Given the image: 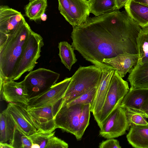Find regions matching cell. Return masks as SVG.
I'll use <instances>...</instances> for the list:
<instances>
[{"mask_svg":"<svg viewBox=\"0 0 148 148\" xmlns=\"http://www.w3.org/2000/svg\"><path fill=\"white\" fill-rule=\"evenodd\" d=\"M130 127L125 109L120 105L106 119L100 129L99 135L106 139L117 138L124 135Z\"/></svg>","mask_w":148,"mask_h":148,"instance_id":"obj_9","label":"cell"},{"mask_svg":"<svg viewBox=\"0 0 148 148\" xmlns=\"http://www.w3.org/2000/svg\"><path fill=\"white\" fill-rule=\"evenodd\" d=\"M136 2L144 4L148 6V0H133Z\"/></svg>","mask_w":148,"mask_h":148,"instance_id":"obj_37","label":"cell"},{"mask_svg":"<svg viewBox=\"0 0 148 148\" xmlns=\"http://www.w3.org/2000/svg\"><path fill=\"white\" fill-rule=\"evenodd\" d=\"M126 138L133 147L148 148V124L131 126Z\"/></svg>","mask_w":148,"mask_h":148,"instance_id":"obj_19","label":"cell"},{"mask_svg":"<svg viewBox=\"0 0 148 148\" xmlns=\"http://www.w3.org/2000/svg\"><path fill=\"white\" fill-rule=\"evenodd\" d=\"M101 78L97 88L94 99L91 104L90 111L94 116L101 110L108 90L110 82L115 70H102Z\"/></svg>","mask_w":148,"mask_h":148,"instance_id":"obj_17","label":"cell"},{"mask_svg":"<svg viewBox=\"0 0 148 148\" xmlns=\"http://www.w3.org/2000/svg\"><path fill=\"white\" fill-rule=\"evenodd\" d=\"M71 77H66L49 89L29 99L28 107H37L53 104L62 98L70 82Z\"/></svg>","mask_w":148,"mask_h":148,"instance_id":"obj_12","label":"cell"},{"mask_svg":"<svg viewBox=\"0 0 148 148\" xmlns=\"http://www.w3.org/2000/svg\"><path fill=\"white\" fill-rule=\"evenodd\" d=\"M124 7L130 17L141 27H148V5L128 0Z\"/></svg>","mask_w":148,"mask_h":148,"instance_id":"obj_18","label":"cell"},{"mask_svg":"<svg viewBox=\"0 0 148 148\" xmlns=\"http://www.w3.org/2000/svg\"><path fill=\"white\" fill-rule=\"evenodd\" d=\"M9 36L7 34L0 32V47L4 44Z\"/></svg>","mask_w":148,"mask_h":148,"instance_id":"obj_34","label":"cell"},{"mask_svg":"<svg viewBox=\"0 0 148 148\" xmlns=\"http://www.w3.org/2000/svg\"><path fill=\"white\" fill-rule=\"evenodd\" d=\"M126 115L130 127L148 124L147 118L142 114L125 109Z\"/></svg>","mask_w":148,"mask_h":148,"instance_id":"obj_29","label":"cell"},{"mask_svg":"<svg viewBox=\"0 0 148 148\" xmlns=\"http://www.w3.org/2000/svg\"><path fill=\"white\" fill-rule=\"evenodd\" d=\"M60 76L59 73L45 68L30 71L22 81L28 99L49 89L56 83Z\"/></svg>","mask_w":148,"mask_h":148,"instance_id":"obj_6","label":"cell"},{"mask_svg":"<svg viewBox=\"0 0 148 148\" xmlns=\"http://www.w3.org/2000/svg\"><path fill=\"white\" fill-rule=\"evenodd\" d=\"M59 56L62 63L69 71L77 61L74 53V48L67 42L63 41L58 43Z\"/></svg>","mask_w":148,"mask_h":148,"instance_id":"obj_23","label":"cell"},{"mask_svg":"<svg viewBox=\"0 0 148 148\" xmlns=\"http://www.w3.org/2000/svg\"><path fill=\"white\" fill-rule=\"evenodd\" d=\"M127 79L131 86L148 88V61L137 64L130 73Z\"/></svg>","mask_w":148,"mask_h":148,"instance_id":"obj_20","label":"cell"},{"mask_svg":"<svg viewBox=\"0 0 148 148\" xmlns=\"http://www.w3.org/2000/svg\"><path fill=\"white\" fill-rule=\"evenodd\" d=\"M138 54H131L127 52L108 59H104L103 62L109 69L116 71L122 78L127 73H130L137 64Z\"/></svg>","mask_w":148,"mask_h":148,"instance_id":"obj_15","label":"cell"},{"mask_svg":"<svg viewBox=\"0 0 148 148\" xmlns=\"http://www.w3.org/2000/svg\"><path fill=\"white\" fill-rule=\"evenodd\" d=\"M90 13L98 16L117 10L116 0H89Z\"/></svg>","mask_w":148,"mask_h":148,"instance_id":"obj_22","label":"cell"},{"mask_svg":"<svg viewBox=\"0 0 148 148\" xmlns=\"http://www.w3.org/2000/svg\"><path fill=\"white\" fill-rule=\"evenodd\" d=\"M10 145L13 148H32V143L29 136L15 125Z\"/></svg>","mask_w":148,"mask_h":148,"instance_id":"obj_26","label":"cell"},{"mask_svg":"<svg viewBox=\"0 0 148 148\" xmlns=\"http://www.w3.org/2000/svg\"><path fill=\"white\" fill-rule=\"evenodd\" d=\"M47 6V0L30 1L25 8V14L30 20L40 19L45 13Z\"/></svg>","mask_w":148,"mask_h":148,"instance_id":"obj_24","label":"cell"},{"mask_svg":"<svg viewBox=\"0 0 148 148\" xmlns=\"http://www.w3.org/2000/svg\"><path fill=\"white\" fill-rule=\"evenodd\" d=\"M55 132L39 131L29 136L32 143V148H46L49 138Z\"/></svg>","mask_w":148,"mask_h":148,"instance_id":"obj_27","label":"cell"},{"mask_svg":"<svg viewBox=\"0 0 148 148\" xmlns=\"http://www.w3.org/2000/svg\"><path fill=\"white\" fill-rule=\"evenodd\" d=\"M1 99L9 103L27 105L28 98L23 81L0 80Z\"/></svg>","mask_w":148,"mask_h":148,"instance_id":"obj_13","label":"cell"},{"mask_svg":"<svg viewBox=\"0 0 148 148\" xmlns=\"http://www.w3.org/2000/svg\"><path fill=\"white\" fill-rule=\"evenodd\" d=\"M15 125L5 110L0 114V143L10 145Z\"/></svg>","mask_w":148,"mask_h":148,"instance_id":"obj_21","label":"cell"},{"mask_svg":"<svg viewBox=\"0 0 148 148\" xmlns=\"http://www.w3.org/2000/svg\"><path fill=\"white\" fill-rule=\"evenodd\" d=\"M128 0H116V5L118 10H119L125 5Z\"/></svg>","mask_w":148,"mask_h":148,"instance_id":"obj_35","label":"cell"},{"mask_svg":"<svg viewBox=\"0 0 148 148\" xmlns=\"http://www.w3.org/2000/svg\"><path fill=\"white\" fill-rule=\"evenodd\" d=\"M90 104H84L79 121V127L77 139L82 138L89 124L90 117Z\"/></svg>","mask_w":148,"mask_h":148,"instance_id":"obj_28","label":"cell"},{"mask_svg":"<svg viewBox=\"0 0 148 148\" xmlns=\"http://www.w3.org/2000/svg\"><path fill=\"white\" fill-rule=\"evenodd\" d=\"M129 89L127 82L123 79L116 71H114L103 106L100 111L94 116L100 129L110 114L121 104Z\"/></svg>","mask_w":148,"mask_h":148,"instance_id":"obj_4","label":"cell"},{"mask_svg":"<svg viewBox=\"0 0 148 148\" xmlns=\"http://www.w3.org/2000/svg\"><path fill=\"white\" fill-rule=\"evenodd\" d=\"M4 110L15 125L27 136L40 131L30 116L27 105L9 103Z\"/></svg>","mask_w":148,"mask_h":148,"instance_id":"obj_11","label":"cell"},{"mask_svg":"<svg viewBox=\"0 0 148 148\" xmlns=\"http://www.w3.org/2000/svg\"><path fill=\"white\" fill-rule=\"evenodd\" d=\"M73 27V47L102 70L110 69L103 62L104 59L125 52L138 54L137 39L142 29L125 11L117 10L89 17L83 24Z\"/></svg>","mask_w":148,"mask_h":148,"instance_id":"obj_1","label":"cell"},{"mask_svg":"<svg viewBox=\"0 0 148 148\" xmlns=\"http://www.w3.org/2000/svg\"><path fill=\"white\" fill-rule=\"evenodd\" d=\"M102 76V70L95 65L80 66L71 77L70 82L63 97L68 103L95 87H98Z\"/></svg>","mask_w":148,"mask_h":148,"instance_id":"obj_3","label":"cell"},{"mask_svg":"<svg viewBox=\"0 0 148 148\" xmlns=\"http://www.w3.org/2000/svg\"><path fill=\"white\" fill-rule=\"evenodd\" d=\"M97 88H93L68 103H65L69 106L78 104H91L95 98Z\"/></svg>","mask_w":148,"mask_h":148,"instance_id":"obj_30","label":"cell"},{"mask_svg":"<svg viewBox=\"0 0 148 148\" xmlns=\"http://www.w3.org/2000/svg\"><path fill=\"white\" fill-rule=\"evenodd\" d=\"M32 31L26 21L0 47V80H12L16 68Z\"/></svg>","mask_w":148,"mask_h":148,"instance_id":"obj_2","label":"cell"},{"mask_svg":"<svg viewBox=\"0 0 148 148\" xmlns=\"http://www.w3.org/2000/svg\"><path fill=\"white\" fill-rule=\"evenodd\" d=\"M68 147L67 143L53 135L49 138L46 148H68Z\"/></svg>","mask_w":148,"mask_h":148,"instance_id":"obj_31","label":"cell"},{"mask_svg":"<svg viewBox=\"0 0 148 148\" xmlns=\"http://www.w3.org/2000/svg\"><path fill=\"white\" fill-rule=\"evenodd\" d=\"M148 99V88L131 86L123 99L120 106L126 110L141 113V108Z\"/></svg>","mask_w":148,"mask_h":148,"instance_id":"obj_16","label":"cell"},{"mask_svg":"<svg viewBox=\"0 0 148 148\" xmlns=\"http://www.w3.org/2000/svg\"><path fill=\"white\" fill-rule=\"evenodd\" d=\"M84 105L78 104L69 106L63 101L55 117L56 129L60 128L71 133L77 139Z\"/></svg>","mask_w":148,"mask_h":148,"instance_id":"obj_7","label":"cell"},{"mask_svg":"<svg viewBox=\"0 0 148 148\" xmlns=\"http://www.w3.org/2000/svg\"><path fill=\"white\" fill-rule=\"evenodd\" d=\"M30 1H32V0H29Z\"/></svg>","mask_w":148,"mask_h":148,"instance_id":"obj_38","label":"cell"},{"mask_svg":"<svg viewBox=\"0 0 148 148\" xmlns=\"http://www.w3.org/2000/svg\"><path fill=\"white\" fill-rule=\"evenodd\" d=\"M26 21L21 12L8 6H0V32L10 35Z\"/></svg>","mask_w":148,"mask_h":148,"instance_id":"obj_14","label":"cell"},{"mask_svg":"<svg viewBox=\"0 0 148 148\" xmlns=\"http://www.w3.org/2000/svg\"><path fill=\"white\" fill-rule=\"evenodd\" d=\"M141 113L148 118V99L143 105L140 111Z\"/></svg>","mask_w":148,"mask_h":148,"instance_id":"obj_33","label":"cell"},{"mask_svg":"<svg viewBox=\"0 0 148 148\" xmlns=\"http://www.w3.org/2000/svg\"><path fill=\"white\" fill-rule=\"evenodd\" d=\"M44 45L42 37L32 30L16 68L12 80L18 79L24 73L33 69L40 56L41 49Z\"/></svg>","mask_w":148,"mask_h":148,"instance_id":"obj_5","label":"cell"},{"mask_svg":"<svg viewBox=\"0 0 148 148\" xmlns=\"http://www.w3.org/2000/svg\"><path fill=\"white\" fill-rule=\"evenodd\" d=\"M58 1L60 13L73 27L83 24L89 17V0Z\"/></svg>","mask_w":148,"mask_h":148,"instance_id":"obj_8","label":"cell"},{"mask_svg":"<svg viewBox=\"0 0 148 148\" xmlns=\"http://www.w3.org/2000/svg\"><path fill=\"white\" fill-rule=\"evenodd\" d=\"M119 142L114 138L108 139L103 141L99 144L100 148H121Z\"/></svg>","mask_w":148,"mask_h":148,"instance_id":"obj_32","label":"cell"},{"mask_svg":"<svg viewBox=\"0 0 148 148\" xmlns=\"http://www.w3.org/2000/svg\"><path fill=\"white\" fill-rule=\"evenodd\" d=\"M138 59L137 64L148 61V27L142 28L137 39Z\"/></svg>","mask_w":148,"mask_h":148,"instance_id":"obj_25","label":"cell"},{"mask_svg":"<svg viewBox=\"0 0 148 148\" xmlns=\"http://www.w3.org/2000/svg\"><path fill=\"white\" fill-rule=\"evenodd\" d=\"M0 147L1 148H13L9 144L1 143H0Z\"/></svg>","mask_w":148,"mask_h":148,"instance_id":"obj_36","label":"cell"},{"mask_svg":"<svg viewBox=\"0 0 148 148\" xmlns=\"http://www.w3.org/2000/svg\"><path fill=\"white\" fill-rule=\"evenodd\" d=\"M63 101V97L53 104L37 107H28L30 116L40 131L53 132L56 129L55 117Z\"/></svg>","mask_w":148,"mask_h":148,"instance_id":"obj_10","label":"cell"}]
</instances>
